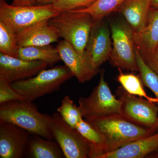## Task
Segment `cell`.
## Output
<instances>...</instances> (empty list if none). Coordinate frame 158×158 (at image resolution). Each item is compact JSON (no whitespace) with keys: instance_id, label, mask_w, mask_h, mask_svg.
I'll return each instance as SVG.
<instances>
[{"instance_id":"cell-1","label":"cell","mask_w":158,"mask_h":158,"mask_svg":"<svg viewBox=\"0 0 158 158\" xmlns=\"http://www.w3.org/2000/svg\"><path fill=\"white\" fill-rule=\"evenodd\" d=\"M85 120L103 137L104 154L115 150L132 141L153 135L156 131L134 123L118 113L91 116Z\"/></svg>"},{"instance_id":"cell-2","label":"cell","mask_w":158,"mask_h":158,"mask_svg":"<svg viewBox=\"0 0 158 158\" xmlns=\"http://www.w3.org/2000/svg\"><path fill=\"white\" fill-rule=\"evenodd\" d=\"M51 118L52 116L40 112L33 102L24 99L0 104V123L14 125L31 135L53 140Z\"/></svg>"},{"instance_id":"cell-3","label":"cell","mask_w":158,"mask_h":158,"mask_svg":"<svg viewBox=\"0 0 158 158\" xmlns=\"http://www.w3.org/2000/svg\"><path fill=\"white\" fill-rule=\"evenodd\" d=\"M59 37L68 41L84 57L90 31L94 24L92 16L85 12H60L49 20Z\"/></svg>"},{"instance_id":"cell-4","label":"cell","mask_w":158,"mask_h":158,"mask_svg":"<svg viewBox=\"0 0 158 158\" xmlns=\"http://www.w3.org/2000/svg\"><path fill=\"white\" fill-rule=\"evenodd\" d=\"M73 77L65 65L43 69L30 78L11 83V86L24 98L34 102L36 99L58 91L61 85Z\"/></svg>"},{"instance_id":"cell-5","label":"cell","mask_w":158,"mask_h":158,"mask_svg":"<svg viewBox=\"0 0 158 158\" xmlns=\"http://www.w3.org/2000/svg\"><path fill=\"white\" fill-rule=\"evenodd\" d=\"M110 27L113 40L110 57L112 64L119 69L139 71L134 31L122 19L111 21Z\"/></svg>"},{"instance_id":"cell-6","label":"cell","mask_w":158,"mask_h":158,"mask_svg":"<svg viewBox=\"0 0 158 158\" xmlns=\"http://www.w3.org/2000/svg\"><path fill=\"white\" fill-rule=\"evenodd\" d=\"M59 13L53 4L16 6L9 5L6 0H0V20L15 34L37 23L50 19Z\"/></svg>"},{"instance_id":"cell-7","label":"cell","mask_w":158,"mask_h":158,"mask_svg":"<svg viewBox=\"0 0 158 158\" xmlns=\"http://www.w3.org/2000/svg\"><path fill=\"white\" fill-rule=\"evenodd\" d=\"M50 128L65 158H90L91 145L76 129L71 127L57 112L53 113Z\"/></svg>"},{"instance_id":"cell-8","label":"cell","mask_w":158,"mask_h":158,"mask_svg":"<svg viewBox=\"0 0 158 158\" xmlns=\"http://www.w3.org/2000/svg\"><path fill=\"white\" fill-rule=\"evenodd\" d=\"M120 102V114L134 123L158 128V108L154 103L128 93L122 86L116 91Z\"/></svg>"},{"instance_id":"cell-9","label":"cell","mask_w":158,"mask_h":158,"mask_svg":"<svg viewBox=\"0 0 158 158\" xmlns=\"http://www.w3.org/2000/svg\"><path fill=\"white\" fill-rule=\"evenodd\" d=\"M79 107L83 117L102 116L110 113H120V102L113 95L105 80V70L100 71L98 85L88 97L79 98Z\"/></svg>"},{"instance_id":"cell-10","label":"cell","mask_w":158,"mask_h":158,"mask_svg":"<svg viewBox=\"0 0 158 158\" xmlns=\"http://www.w3.org/2000/svg\"><path fill=\"white\" fill-rule=\"evenodd\" d=\"M111 31L104 19L94 22L84 57L94 69L100 71L101 65L110 59L112 50Z\"/></svg>"},{"instance_id":"cell-11","label":"cell","mask_w":158,"mask_h":158,"mask_svg":"<svg viewBox=\"0 0 158 158\" xmlns=\"http://www.w3.org/2000/svg\"><path fill=\"white\" fill-rule=\"evenodd\" d=\"M31 135L14 125L0 123V158L24 157Z\"/></svg>"},{"instance_id":"cell-12","label":"cell","mask_w":158,"mask_h":158,"mask_svg":"<svg viewBox=\"0 0 158 158\" xmlns=\"http://www.w3.org/2000/svg\"><path fill=\"white\" fill-rule=\"evenodd\" d=\"M48 66L43 61L23 60L0 53V77L11 83L35 76Z\"/></svg>"},{"instance_id":"cell-13","label":"cell","mask_w":158,"mask_h":158,"mask_svg":"<svg viewBox=\"0 0 158 158\" xmlns=\"http://www.w3.org/2000/svg\"><path fill=\"white\" fill-rule=\"evenodd\" d=\"M59 56L73 77L81 83L90 81L99 72L68 41H59L56 47Z\"/></svg>"},{"instance_id":"cell-14","label":"cell","mask_w":158,"mask_h":158,"mask_svg":"<svg viewBox=\"0 0 158 158\" xmlns=\"http://www.w3.org/2000/svg\"><path fill=\"white\" fill-rule=\"evenodd\" d=\"M56 31L48 20L40 22L16 34V41L21 47L45 45L59 41Z\"/></svg>"},{"instance_id":"cell-15","label":"cell","mask_w":158,"mask_h":158,"mask_svg":"<svg viewBox=\"0 0 158 158\" xmlns=\"http://www.w3.org/2000/svg\"><path fill=\"white\" fill-rule=\"evenodd\" d=\"M158 149V132L138 139L98 158H143Z\"/></svg>"},{"instance_id":"cell-16","label":"cell","mask_w":158,"mask_h":158,"mask_svg":"<svg viewBox=\"0 0 158 158\" xmlns=\"http://www.w3.org/2000/svg\"><path fill=\"white\" fill-rule=\"evenodd\" d=\"M134 37L136 50L144 60L158 44V9H151L146 25L140 32H134Z\"/></svg>"},{"instance_id":"cell-17","label":"cell","mask_w":158,"mask_h":158,"mask_svg":"<svg viewBox=\"0 0 158 158\" xmlns=\"http://www.w3.org/2000/svg\"><path fill=\"white\" fill-rule=\"evenodd\" d=\"M151 0H125L116 11L120 12L135 33L140 32L147 22Z\"/></svg>"},{"instance_id":"cell-18","label":"cell","mask_w":158,"mask_h":158,"mask_svg":"<svg viewBox=\"0 0 158 158\" xmlns=\"http://www.w3.org/2000/svg\"><path fill=\"white\" fill-rule=\"evenodd\" d=\"M29 158H63L65 157L61 147L52 140L37 135L30 137L27 152Z\"/></svg>"},{"instance_id":"cell-19","label":"cell","mask_w":158,"mask_h":158,"mask_svg":"<svg viewBox=\"0 0 158 158\" xmlns=\"http://www.w3.org/2000/svg\"><path fill=\"white\" fill-rule=\"evenodd\" d=\"M17 58L23 60H39L52 66L61 61L56 47L48 45L19 47Z\"/></svg>"},{"instance_id":"cell-20","label":"cell","mask_w":158,"mask_h":158,"mask_svg":"<svg viewBox=\"0 0 158 158\" xmlns=\"http://www.w3.org/2000/svg\"><path fill=\"white\" fill-rule=\"evenodd\" d=\"M76 129L91 145L90 158H98L104 153V139L99 133L83 118L77 124Z\"/></svg>"},{"instance_id":"cell-21","label":"cell","mask_w":158,"mask_h":158,"mask_svg":"<svg viewBox=\"0 0 158 158\" xmlns=\"http://www.w3.org/2000/svg\"><path fill=\"white\" fill-rule=\"evenodd\" d=\"M125 0H96L91 6L84 9L74 10L85 12L92 16L94 22L104 19L110 13L116 11L117 8Z\"/></svg>"},{"instance_id":"cell-22","label":"cell","mask_w":158,"mask_h":158,"mask_svg":"<svg viewBox=\"0 0 158 158\" xmlns=\"http://www.w3.org/2000/svg\"><path fill=\"white\" fill-rule=\"evenodd\" d=\"M117 77V80L125 90L128 93L133 95H137L148 100L153 103H158L156 98H153L147 95L144 91L142 82L139 77L132 73L124 74L121 72Z\"/></svg>"},{"instance_id":"cell-23","label":"cell","mask_w":158,"mask_h":158,"mask_svg":"<svg viewBox=\"0 0 158 158\" xmlns=\"http://www.w3.org/2000/svg\"><path fill=\"white\" fill-rule=\"evenodd\" d=\"M19 47L16 34L2 21L0 20V52L4 55L17 57Z\"/></svg>"},{"instance_id":"cell-24","label":"cell","mask_w":158,"mask_h":158,"mask_svg":"<svg viewBox=\"0 0 158 158\" xmlns=\"http://www.w3.org/2000/svg\"><path fill=\"white\" fill-rule=\"evenodd\" d=\"M57 111L63 120L73 128L76 129L77 123L83 118V115L79 106L74 104L68 95L64 97Z\"/></svg>"},{"instance_id":"cell-25","label":"cell","mask_w":158,"mask_h":158,"mask_svg":"<svg viewBox=\"0 0 158 158\" xmlns=\"http://www.w3.org/2000/svg\"><path fill=\"white\" fill-rule=\"evenodd\" d=\"M136 57L143 84L153 92L158 100V75L144 62L136 49Z\"/></svg>"},{"instance_id":"cell-26","label":"cell","mask_w":158,"mask_h":158,"mask_svg":"<svg viewBox=\"0 0 158 158\" xmlns=\"http://www.w3.org/2000/svg\"><path fill=\"white\" fill-rule=\"evenodd\" d=\"M96 0H59L53 4L55 9L59 12L74 11L87 8Z\"/></svg>"},{"instance_id":"cell-27","label":"cell","mask_w":158,"mask_h":158,"mask_svg":"<svg viewBox=\"0 0 158 158\" xmlns=\"http://www.w3.org/2000/svg\"><path fill=\"white\" fill-rule=\"evenodd\" d=\"M24 99L23 96L12 87L11 83L0 77V104Z\"/></svg>"},{"instance_id":"cell-28","label":"cell","mask_w":158,"mask_h":158,"mask_svg":"<svg viewBox=\"0 0 158 158\" xmlns=\"http://www.w3.org/2000/svg\"><path fill=\"white\" fill-rule=\"evenodd\" d=\"M144 61L150 68L158 75V44L152 53Z\"/></svg>"},{"instance_id":"cell-29","label":"cell","mask_w":158,"mask_h":158,"mask_svg":"<svg viewBox=\"0 0 158 158\" xmlns=\"http://www.w3.org/2000/svg\"><path fill=\"white\" fill-rule=\"evenodd\" d=\"M16 6H30L37 5L35 0H12L11 4Z\"/></svg>"},{"instance_id":"cell-30","label":"cell","mask_w":158,"mask_h":158,"mask_svg":"<svg viewBox=\"0 0 158 158\" xmlns=\"http://www.w3.org/2000/svg\"><path fill=\"white\" fill-rule=\"evenodd\" d=\"M37 5H47L53 4L59 0H35Z\"/></svg>"},{"instance_id":"cell-31","label":"cell","mask_w":158,"mask_h":158,"mask_svg":"<svg viewBox=\"0 0 158 158\" xmlns=\"http://www.w3.org/2000/svg\"><path fill=\"white\" fill-rule=\"evenodd\" d=\"M151 9H158V0H151Z\"/></svg>"}]
</instances>
